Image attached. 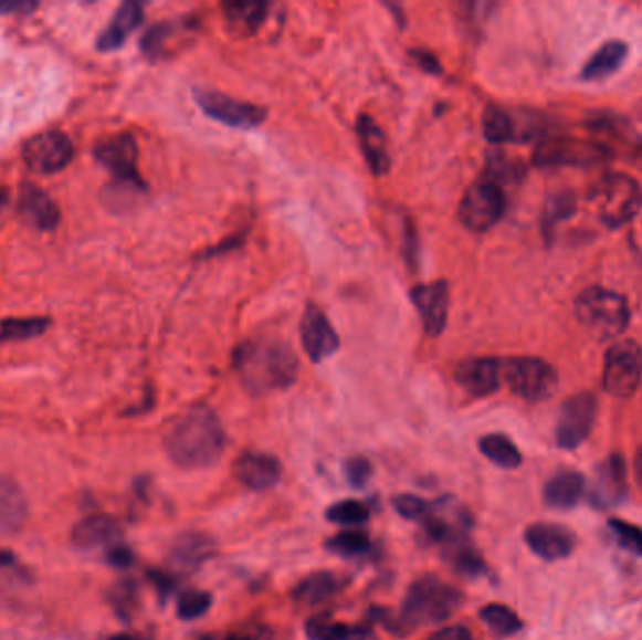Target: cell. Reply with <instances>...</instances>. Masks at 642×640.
Listing matches in <instances>:
<instances>
[{
	"instance_id": "7",
	"label": "cell",
	"mask_w": 642,
	"mask_h": 640,
	"mask_svg": "<svg viewBox=\"0 0 642 640\" xmlns=\"http://www.w3.org/2000/svg\"><path fill=\"white\" fill-rule=\"evenodd\" d=\"M504 211L505 196L502 187L491 179H481L464 192L456 214L466 230L485 233L498 224Z\"/></svg>"
},
{
	"instance_id": "39",
	"label": "cell",
	"mask_w": 642,
	"mask_h": 640,
	"mask_svg": "<svg viewBox=\"0 0 642 640\" xmlns=\"http://www.w3.org/2000/svg\"><path fill=\"white\" fill-rule=\"evenodd\" d=\"M109 601H112L115 612H117L123 620H130L131 615L136 612L139 605L138 585H136L134 580H130V578L120 580V583L113 586V590L109 591Z\"/></svg>"
},
{
	"instance_id": "13",
	"label": "cell",
	"mask_w": 642,
	"mask_h": 640,
	"mask_svg": "<svg viewBox=\"0 0 642 640\" xmlns=\"http://www.w3.org/2000/svg\"><path fill=\"white\" fill-rule=\"evenodd\" d=\"M217 554L214 537L203 532H187L177 535L168 550V571L173 577H188L192 573L200 571L209 559Z\"/></svg>"
},
{
	"instance_id": "14",
	"label": "cell",
	"mask_w": 642,
	"mask_h": 640,
	"mask_svg": "<svg viewBox=\"0 0 642 640\" xmlns=\"http://www.w3.org/2000/svg\"><path fill=\"white\" fill-rule=\"evenodd\" d=\"M301 344L306 355L313 363H322L335 355L340 348V338L337 331L333 329L329 319L322 308L311 305L306 306L305 314L301 317Z\"/></svg>"
},
{
	"instance_id": "5",
	"label": "cell",
	"mask_w": 642,
	"mask_h": 640,
	"mask_svg": "<svg viewBox=\"0 0 642 640\" xmlns=\"http://www.w3.org/2000/svg\"><path fill=\"white\" fill-rule=\"evenodd\" d=\"M593 209L607 228H622L635 218L642 206V192L631 177L607 174L590 193Z\"/></svg>"
},
{
	"instance_id": "45",
	"label": "cell",
	"mask_w": 642,
	"mask_h": 640,
	"mask_svg": "<svg viewBox=\"0 0 642 640\" xmlns=\"http://www.w3.org/2000/svg\"><path fill=\"white\" fill-rule=\"evenodd\" d=\"M224 640H276V633L265 623H246L231 633H224Z\"/></svg>"
},
{
	"instance_id": "30",
	"label": "cell",
	"mask_w": 642,
	"mask_h": 640,
	"mask_svg": "<svg viewBox=\"0 0 642 640\" xmlns=\"http://www.w3.org/2000/svg\"><path fill=\"white\" fill-rule=\"evenodd\" d=\"M224 18L231 31L241 36H250L263 25L267 18L269 4L265 2H228L222 7Z\"/></svg>"
},
{
	"instance_id": "19",
	"label": "cell",
	"mask_w": 642,
	"mask_h": 640,
	"mask_svg": "<svg viewBox=\"0 0 642 640\" xmlns=\"http://www.w3.org/2000/svg\"><path fill=\"white\" fill-rule=\"evenodd\" d=\"M524 542L539 558L558 562L573 553L577 537L571 529L560 524L537 523L524 532Z\"/></svg>"
},
{
	"instance_id": "36",
	"label": "cell",
	"mask_w": 642,
	"mask_h": 640,
	"mask_svg": "<svg viewBox=\"0 0 642 640\" xmlns=\"http://www.w3.org/2000/svg\"><path fill=\"white\" fill-rule=\"evenodd\" d=\"M325 518L337 526H362L370 518L368 505L359 500H340L325 510Z\"/></svg>"
},
{
	"instance_id": "11",
	"label": "cell",
	"mask_w": 642,
	"mask_h": 640,
	"mask_svg": "<svg viewBox=\"0 0 642 640\" xmlns=\"http://www.w3.org/2000/svg\"><path fill=\"white\" fill-rule=\"evenodd\" d=\"M74 145L63 132H44L27 141L23 158L27 168L38 175H51L69 166Z\"/></svg>"
},
{
	"instance_id": "43",
	"label": "cell",
	"mask_w": 642,
	"mask_h": 640,
	"mask_svg": "<svg viewBox=\"0 0 642 640\" xmlns=\"http://www.w3.org/2000/svg\"><path fill=\"white\" fill-rule=\"evenodd\" d=\"M393 507L406 521H424L431 513L432 504L415 494H397L393 496Z\"/></svg>"
},
{
	"instance_id": "51",
	"label": "cell",
	"mask_w": 642,
	"mask_h": 640,
	"mask_svg": "<svg viewBox=\"0 0 642 640\" xmlns=\"http://www.w3.org/2000/svg\"><path fill=\"white\" fill-rule=\"evenodd\" d=\"M633 472H635V481L639 489L642 491V448L636 451L635 462H633Z\"/></svg>"
},
{
	"instance_id": "27",
	"label": "cell",
	"mask_w": 642,
	"mask_h": 640,
	"mask_svg": "<svg viewBox=\"0 0 642 640\" xmlns=\"http://www.w3.org/2000/svg\"><path fill=\"white\" fill-rule=\"evenodd\" d=\"M27 515V500L12 479L0 475V532L13 534L23 528Z\"/></svg>"
},
{
	"instance_id": "23",
	"label": "cell",
	"mask_w": 642,
	"mask_h": 640,
	"mask_svg": "<svg viewBox=\"0 0 642 640\" xmlns=\"http://www.w3.org/2000/svg\"><path fill=\"white\" fill-rule=\"evenodd\" d=\"M123 537V528L120 524L109 515H93L83 518L75 524L70 534L72 545L83 550H91V548L113 547L120 543Z\"/></svg>"
},
{
	"instance_id": "12",
	"label": "cell",
	"mask_w": 642,
	"mask_h": 640,
	"mask_svg": "<svg viewBox=\"0 0 642 640\" xmlns=\"http://www.w3.org/2000/svg\"><path fill=\"white\" fill-rule=\"evenodd\" d=\"M94 156L104 168L115 175V179L130 182L134 187H144V179L138 171V144L130 134L102 139L94 147Z\"/></svg>"
},
{
	"instance_id": "17",
	"label": "cell",
	"mask_w": 642,
	"mask_h": 640,
	"mask_svg": "<svg viewBox=\"0 0 642 640\" xmlns=\"http://www.w3.org/2000/svg\"><path fill=\"white\" fill-rule=\"evenodd\" d=\"M233 478L249 491H267L281 481L282 462L262 451H244L233 462Z\"/></svg>"
},
{
	"instance_id": "33",
	"label": "cell",
	"mask_w": 642,
	"mask_h": 640,
	"mask_svg": "<svg viewBox=\"0 0 642 640\" xmlns=\"http://www.w3.org/2000/svg\"><path fill=\"white\" fill-rule=\"evenodd\" d=\"M483 132L491 144H507L517 141V123L502 107L488 106L483 113Z\"/></svg>"
},
{
	"instance_id": "2",
	"label": "cell",
	"mask_w": 642,
	"mask_h": 640,
	"mask_svg": "<svg viewBox=\"0 0 642 640\" xmlns=\"http://www.w3.org/2000/svg\"><path fill=\"white\" fill-rule=\"evenodd\" d=\"M225 434L219 416L207 406L182 413L164 438V449L175 466L198 472L214 466L224 453Z\"/></svg>"
},
{
	"instance_id": "48",
	"label": "cell",
	"mask_w": 642,
	"mask_h": 640,
	"mask_svg": "<svg viewBox=\"0 0 642 640\" xmlns=\"http://www.w3.org/2000/svg\"><path fill=\"white\" fill-rule=\"evenodd\" d=\"M410 55L413 56V61L429 74H440L442 72V66L438 63L436 56L432 55L431 51L427 50H413Z\"/></svg>"
},
{
	"instance_id": "42",
	"label": "cell",
	"mask_w": 642,
	"mask_h": 640,
	"mask_svg": "<svg viewBox=\"0 0 642 640\" xmlns=\"http://www.w3.org/2000/svg\"><path fill=\"white\" fill-rule=\"evenodd\" d=\"M343 468L344 478H346L349 485L357 489V491L365 489V486L370 483L372 475H375V466H372V462H370V459H367V457H361V454L346 459Z\"/></svg>"
},
{
	"instance_id": "38",
	"label": "cell",
	"mask_w": 642,
	"mask_h": 640,
	"mask_svg": "<svg viewBox=\"0 0 642 640\" xmlns=\"http://www.w3.org/2000/svg\"><path fill=\"white\" fill-rule=\"evenodd\" d=\"M50 319L45 317H19V319H4L0 324V340H25L42 335L48 329Z\"/></svg>"
},
{
	"instance_id": "37",
	"label": "cell",
	"mask_w": 642,
	"mask_h": 640,
	"mask_svg": "<svg viewBox=\"0 0 642 640\" xmlns=\"http://www.w3.org/2000/svg\"><path fill=\"white\" fill-rule=\"evenodd\" d=\"M187 21H182V23L166 21V23H158V25L150 27L144 40H141V50H144L145 55L152 56V59L162 56L164 51L168 48L169 40H173L179 32L187 31Z\"/></svg>"
},
{
	"instance_id": "15",
	"label": "cell",
	"mask_w": 642,
	"mask_h": 640,
	"mask_svg": "<svg viewBox=\"0 0 642 640\" xmlns=\"http://www.w3.org/2000/svg\"><path fill=\"white\" fill-rule=\"evenodd\" d=\"M603 158L606 149L601 145L577 139H547L537 147L534 162L537 166H588Z\"/></svg>"
},
{
	"instance_id": "25",
	"label": "cell",
	"mask_w": 642,
	"mask_h": 640,
	"mask_svg": "<svg viewBox=\"0 0 642 640\" xmlns=\"http://www.w3.org/2000/svg\"><path fill=\"white\" fill-rule=\"evenodd\" d=\"M144 21V4L139 2H125L123 7L115 12L109 25L104 29L96 48L101 51H115L123 48L126 40L130 38L131 32L136 31Z\"/></svg>"
},
{
	"instance_id": "18",
	"label": "cell",
	"mask_w": 642,
	"mask_h": 640,
	"mask_svg": "<svg viewBox=\"0 0 642 640\" xmlns=\"http://www.w3.org/2000/svg\"><path fill=\"white\" fill-rule=\"evenodd\" d=\"M455 381L472 397H491L502 387V359L496 357H472L459 363Z\"/></svg>"
},
{
	"instance_id": "10",
	"label": "cell",
	"mask_w": 642,
	"mask_h": 640,
	"mask_svg": "<svg viewBox=\"0 0 642 640\" xmlns=\"http://www.w3.org/2000/svg\"><path fill=\"white\" fill-rule=\"evenodd\" d=\"M598 416V400L592 392H577L561 405L558 423H556V443L558 448H579L592 432Z\"/></svg>"
},
{
	"instance_id": "28",
	"label": "cell",
	"mask_w": 642,
	"mask_h": 640,
	"mask_svg": "<svg viewBox=\"0 0 642 640\" xmlns=\"http://www.w3.org/2000/svg\"><path fill=\"white\" fill-rule=\"evenodd\" d=\"M630 53V48L622 40H611L601 45L592 59L588 61L587 66L582 69V77L587 82H599L607 80L609 75L614 74L624 64L625 56Z\"/></svg>"
},
{
	"instance_id": "24",
	"label": "cell",
	"mask_w": 642,
	"mask_h": 640,
	"mask_svg": "<svg viewBox=\"0 0 642 640\" xmlns=\"http://www.w3.org/2000/svg\"><path fill=\"white\" fill-rule=\"evenodd\" d=\"M356 130L370 171L375 175L387 174L391 168V156L387 149V137L383 130L376 125L375 118L365 113L357 118Z\"/></svg>"
},
{
	"instance_id": "34",
	"label": "cell",
	"mask_w": 642,
	"mask_h": 640,
	"mask_svg": "<svg viewBox=\"0 0 642 640\" xmlns=\"http://www.w3.org/2000/svg\"><path fill=\"white\" fill-rule=\"evenodd\" d=\"M481 620L485 622L491 633L498 639H507L517 634L523 629V620L518 618L515 610L505 607V605L491 604L485 605L480 612Z\"/></svg>"
},
{
	"instance_id": "3",
	"label": "cell",
	"mask_w": 642,
	"mask_h": 640,
	"mask_svg": "<svg viewBox=\"0 0 642 640\" xmlns=\"http://www.w3.org/2000/svg\"><path fill=\"white\" fill-rule=\"evenodd\" d=\"M462 601L464 597L455 586L427 575L413 580L406 591L400 616L404 618L406 626L415 631L421 626L450 620L461 609Z\"/></svg>"
},
{
	"instance_id": "40",
	"label": "cell",
	"mask_w": 642,
	"mask_h": 640,
	"mask_svg": "<svg viewBox=\"0 0 642 640\" xmlns=\"http://www.w3.org/2000/svg\"><path fill=\"white\" fill-rule=\"evenodd\" d=\"M212 596L209 591L187 590L177 599V616L182 622H192L206 616L211 609Z\"/></svg>"
},
{
	"instance_id": "35",
	"label": "cell",
	"mask_w": 642,
	"mask_h": 640,
	"mask_svg": "<svg viewBox=\"0 0 642 640\" xmlns=\"http://www.w3.org/2000/svg\"><path fill=\"white\" fill-rule=\"evenodd\" d=\"M325 548L343 558H356L370 550V537L362 529H346L329 537L325 542Z\"/></svg>"
},
{
	"instance_id": "6",
	"label": "cell",
	"mask_w": 642,
	"mask_h": 640,
	"mask_svg": "<svg viewBox=\"0 0 642 640\" xmlns=\"http://www.w3.org/2000/svg\"><path fill=\"white\" fill-rule=\"evenodd\" d=\"M502 381L513 395L539 402L556 391L558 374L552 365L537 357H513L502 359Z\"/></svg>"
},
{
	"instance_id": "32",
	"label": "cell",
	"mask_w": 642,
	"mask_h": 640,
	"mask_svg": "<svg viewBox=\"0 0 642 640\" xmlns=\"http://www.w3.org/2000/svg\"><path fill=\"white\" fill-rule=\"evenodd\" d=\"M480 451L496 466L504 470H515L523 464V454L517 445L507 436L498 434V432L483 436L480 440Z\"/></svg>"
},
{
	"instance_id": "16",
	"label": "cell",
	"mask_w": 642,
	"mask_h": 640,
	"mask_svg": "<svg viewBox=\"0 0 642 640\" xmlns=\"http://www.w3.org/2000/svg\"><path fill=\"white\" fill-rule=\"evenodd\" d=\"M415 311L423 322L424 333L429 336H440L448 325L450 312V286L445 280H436L432 284L413 287L410 292Z\"/></svg>"
},
{
	"instance_id": "4",
	"label": "cell",
	"mask_w": 642,
	"mask_h": 640,
	"mask_svg": "<svg viewBox=\"0 0 642 640\" xmlns=\"http://www.w3.org/2000/svg\"><path fill=\"white\" fill-rule=\"evenodd\" d=\"M575 312L580 325L601 340L617 338L630 325V306L625 298L603 287H588L580 293Z\"/></svg>"
},
{
	"instance_id": "22",
	"label": "cell",
	"mask_w": 642,
	"mask_h": 640,
	"mask_svg": "<svg viewBox=\"0 0 642 640\" xmlns=\"http://www.w3.org/2000/svg\"><path fill=\"white\" fill-rule=\"evenodd\" d=\"M19 214L27 224L40 231L55 230L59 224V207L42 188L25 182L19 192Z\"/></svg>"
},
{
	"instance_id": "1",
	"label": "cell",
	"mask_w": 642,
	"mask_h": 640,
	"mask_svg": "<svg viewBox=\"0 0 642 640\" xmlns=\"http://www.w3.org/2000/svg\"><path fill=\"white\" fill-rule=\"evenodd\" d=\"M233 370L250 395L282 391L299 374V359L292 346L278 336H256L233 354Z\"/></svg>"
},
{
	"instance_id": "8",
	"label": "cell",
	"mask_w": 642,
	"mask_h": 640,
	"mask_svg": "<svg viewBox=\"0 0 642 640\" xmlns=\"http://www.w3.org/2000/svg\"><path fill=\"white\" fill-rule=\"evenodd\" d=\"M642 378V349L635 340L612 344L606 355L603 387L612 397L630 398L635 395Z\"/></svg>"
},
{
	"instance_id": "50",
	"label": "cell",
	"mask_w": 642,
	"mask_h": 640,
	"mask_svg": "<svg viewBox=\"0 0 642 640\" xmlns=\"http://www.w3.org/2000/svg\"><path fill=\"white\" fill-rule=\"evenodd\" d=\"M36 4H27V2H0V13L19 12V10H32Z\"/></svg>"
},
{
	"instance_id": "20",
	"label": "cell",
	"mask_w": 642,
	"mask_h": 640,
	"mask_svg": "<svg viewBox=\"0 0 642 640\" xmlns=\"http://www.w3.org/2000/svg\"><path fill=\"white\" fill-rule=\"evenodd\" d=\"M628 481H625V462L620 454H611L606 462H601L593 478L590 489V502L596 507L607 510L618 505L625 497Z\"/></svg>"
},
{
	"instance_id": "49",
	"label": "cell",
	"mask_w": 642,
	"mask_h": 640,
	"mask_svg": "<svg viewBox=\"0 0 642 640\" xmlns=\"http://www.w3.org/2000/svg\"><path fill=\"white\" fill-rule=\"evenodd\" d=\"M429 640H472V633L464 626H448V628L438 629Z\"/></svg>"
},
{
	"instance_id": "41",
	"label": "cell",
	"mask_w": 642,
	"mask_h": 640,
	"mask_svg": "<svg viewBox=\"0 0 642 640\" xmlns=\"http://www.w3.org/2000/svg\"><path fill=\"white\" fill-rule=\"evenodd\" d=\"M609 529L620 547L636 556H642V528L635 524L625 523L622 518H611Z\"/></svg>"
},
{
	"instance_id": "44",
	"label": "cell",
	"mask_w": 642,
	"mask_h": 640,
	"mask_svg": "<svg viewBox=\"0 0 642 640\" xmlns=\"http://www.w3.org/2000/svg\"><path fill=\"white\" fill-rule=\"evenodd\" d=\"M368 616L372 622L378 623L386 629L387 633L394 634V637H408V634L413 633L412 629L406 626L404 618L400 616V612H394V610L386 609V607H372L368 610Z\"/></svg>"
},
{
	"instance_id": "52",
	"label": "cell",
	"mask_w": 642,
	"mask_h": 640,
	"mask_svg": "<svg viewBox=\"0 0 642 640\" xmlns=\"http://www.w3.org/2000/svg\"><path fill=\"white\" fill-rule=\"evenodd\" d=\"M13 564H15V554L10 553V550H4V548H0V569L12 567Z\"/></svg>"
},
{
	"instance_id": "47",
	"label": "cell",
	"mask_w": 642,
	"mask_h": 640,
	"mask_svg": "<svg viewBox=\"0 0 642 640\" xmlns=\"http://www.w3.org/2000/svg\"><path fill=\"white\" fill-rule=\"evenodd\" d=\"M107 564L117 569H126L134 564V553H131L130 547H126L123 543H117L113 547L107 548L106 554Z\"/></svg>"
},
{
	"instance_id": "46",
	"label": "cell",
	"mask_w": 642,
	"mask_h": 640,
	"mask_svg": "<svg viewBox=\"0 0 642 640\" xmlns=\"http://www.w3.org/2000/svg\"><path fill=\"white\" fill-rule=\"evenodd\" d=\"M147 577L157 588V594L162 601H166L177 588V577H173L169 571H149Z\"/></svg>"
},
{
	"instance_id": "53",
	"label": "cell",
	"mask_w": 642,
	"mask_h": 640,
	"mask_svg": "<svg viewBox=\"0 0 642 640\" xmlns=\"http://www.w3.org/2000/svg\"><path fill=\"white\" fill-rule=\"evenodd\" d=\"M109 640H152L149 637H144V634H131V633H120L113 634Z\"/></svg>"
},
{
	"instance_id": "54",
	"label": "cell",
	"mask_w": 642,
	"mask_h": 640,
	"mask_svg": "<svg viewBox=\"0 0 642 640\" xmlns=\"http://www.w3.org/2000/svg\"><path fill=\"white\" fill-rule=\"evenodd\" d=\"M7 201H8V193L0 192V212H2V209H4V206H7Z\"/></svg>"
},
{
	"instance_id": "26",
	"label": "cell",
	"mask_w": 642,
	"mask_h": 640,
	"mask_svg": "<svg viewBox=\"0 0 642 640\" xmlns=\"http://www.w3.org/2000/svg\"><path fill=\"white\" fill-rule=\"evenodd\" d=\"M585 494V479L577 472H560L552 475L545 485L543 497L555 510H573Z\"/></svg>"
},
{
	"instance_id": "29",
	"label": "cell",
	"mask_w": 642,
	"mask_h": 640,
	"mask_svg": "<svg viewBox=\"0 0 642 640\" xmlns=\"http://www.w3.org/2000/svg\"><path fill=\"white\" fill-rule=\"evenodd\" d=\"M305 633L311 640H378L370 626H346L322 615L306 622Z\"/></svg>"
},
{
	"instance_id": "21",
	"label": "cell",
	"mask_w": 642,
	"mask_h": 640,
	"mask_svg": "<svg viewBox=\"0 0 642 640\" xmlns=\"http://www.w3.org/2000/svg\"><path fill=\"white\" fill-rule=\"evenodd\" d=\"M351 578L344 573L318 571L303 578L292 590V599L299 607H316L327 604L333 597L343 594L348 588Z\"/></svg>"
},
{
	"instance_id": "31",
	"label": "cell",
	"mask_w": 642,
	"mask_h": 640,
	"mask_svg": "<svg viewBox=\"0 0 642 640\" xmlns=\"http://www.w3.org/2000/svg\"><path fill=\"white\" fill-rule=\"evenodd\" d=\"M443 558L450 562L456 573L464 577L475 578L485 575L486 564L480 550L470 542V537H461L442 547Z\"/></svg>"
},
{
	"instance_id": "9",
	"label": "cell",
	"mask_w": 642,
	"mask_h": 640,
	"mask_svg": "<svg viewBox=\"0 0 642 640\" xmlns=\"http://www.w3.org/2000/svg\"><path fill=\"white\" fill-rule=\"evenodd\" d=\"M193 98L198 102L201 112L207 117L214 118L220 125L231 126V128H241L250 130L262 125L267 118L265 107L241 102V99L231 98L228 94L214 93V91H193Z\"/></svg>"
}]
</instances>
